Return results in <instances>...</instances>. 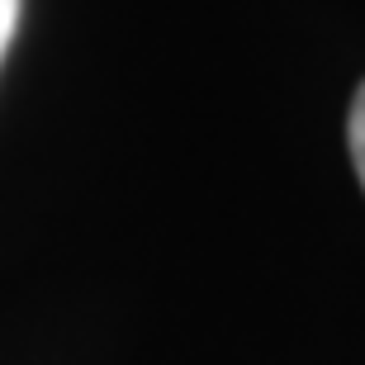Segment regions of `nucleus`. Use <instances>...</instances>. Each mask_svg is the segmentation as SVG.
<instances>
[{"instance_id":"obj_2","label":"nucleus","mask_w":365,"mask_h":365,"mask_svg":"<svg viewBox=\"0 0 365 365\" xmlns=\"http://www.w3.org/2000/svg\"><path fill=\"white\" fill-rule=\"evenodd\" d=\"M14 24H19V0H0V57L14 38Z\"/></svg>"},{"instance_id":"obj_1","label":"nucleus","mask_w":365,"mask_h":365,"mask_svg":"<svg viewBox=\"0 0 365 365\" xmlns=\"http://www.w3.org/2000/svg\"><path fill=\"white\" fill-rule=\"evenodd\" d=\"M346 143H351V166H356V176H361V185H365V86L356 91V100H351V119H346Z\"/></svg>"}]
</instances>
